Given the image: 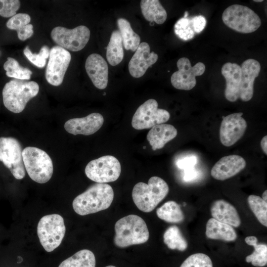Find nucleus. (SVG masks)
Listing matches in <instances>:
<instances>
[{
    "label": "nucleus",
    "instance_id": "43",
    "mask_svg": "<svg viewBox=\"0 0 267 267\" xmlns=\"http://www.w3.org/2000/svg\"><path fill=\"white\" fill-rule=\"evenodd\" d=\"M18 261L17 262H18V263H21V262H22L23 259H22V258L21 257L19 256V257H18Z\"/></svg>",
    "mask_w": 267,
    "mask_h": 267
},
{
    "label": "nucleus",
    "instance_id": "14",
    "mask_svg": "<svg viewBox=\"0 0 267 267\" xmlns=\"http://www.w3.org/2000/svg\"><path fill=\"white\" fill-rule=\"evenodd\" d=\"M242 112L235 113L223 117L220 130L221 143L229 147L234 144L245 133L247 123L242 117Z\"/></svg>",
    "mask_w": 267,
    "mask_h": 267
},
{
    "label": "nucleus",
    "instance_id": "19",
    "mask_svg": "<svg viewBox=\"0 0 267 267\" xmlns=\"http://www.w3.org/2000/svg\"><path fill=\"white\" fill-rule=\"evenodd\" d=\"M241 79L239 98L243 101L251 99L254 93V83L261 70V65L256 60L248 59L241 64Z\"/></svg>",
    "mask_w": 267,
    "mask_h": 267
},
{
    "label": "nucleus",
    "instance_id": "27",
    "mask_svg": "<svg viewBox=\"0 0 267 267\" xmlns=\"http://www.w3.org/2000/svg\"><path fill=\"white\" fill-rule=\"evenodd\" d=\"M117 24L125 48L135 51L140 44L139 35L133 31L130 22L126 19L119 18Z\"/></svg>",
    "mask_w": 267,
    "mask_h": 267
},
{
    "label": "nucleus",
    "instance_id": "17",
    "mask_svg": "<svg viewBox=\"0 0 267 267\" xmlns=\"http://www.w3.org/2000/svg\"><path fill=\"white\" fill-rule=\"evenodd\" d=\"M246 165L245 159L237 155L221 158L213 167L211 174L215 179L224 180L230 178L243 170Z\"/></svg>",
    "mask_w": 267,
    "mask_h": 267
},
{
    "label": "nucleus",
    "instance_id": "24",
    "mask_svg": "<svg viewBox=\"0 0 267 267\" xmlns=\"http://www.w3.org/2000/svg\"><path fill=\"white\" fill-rule=\"evenodd\" d=\"M30 21L31 17L29 14L19 13L11 17L6 26L9 29L16 31L18 39L23 41L33 35V26L30 24Z\"/></svg>",
    "mask_w": 267,
    "mask_h": 267
},
{
    "label": "nucleus",
    "instance_id": "15",
    "mask_svg": "<svg viewBox=\"0 0 267 267\" xmlns=\"http://www.w3.org/2000/svg\"><path fill=\"white\" fill-rule=\"evenodd\" d=\"M148 43H140L129 61L128 68L131 75L136 78L141 77L147 69L155 63L158 56L154 52H150Z\"/></svg>",
    "mask_w": 267,
    "mask_h": 267
},
{
    "label": "nucleus",
    "instance_id": "31",
    "mask_svg": "<svg viewBox=\"0 0 267 267\" xmlns=\"http://www.w3.org/2000/svg\"><path fill=\"white\" fill-rule=\"evenodd\" d=\"M163 239L165 244L170 249L183 251L187 247L186 239L176 225L171 226L166 229L163 235Z\"/></svg>",
    "mask_w": 267,
    "mask_h": 267
},
{
    "label": "nucleus",
    "instance_id": "25",
    "mask_svg": "<svg viewBox=\"0 0 267 267\" xmlns=\"http://www.w3.org/2000/svg\"><path fill=\"white\" fill-rule=\"evenodd\" d=\"M140 8L144 18L150 23L162 24L166 20V10L158 0H142Z\"/></svg>",
    "mask_w": 267,
    "mask_h": 267
},
{
    "label": "nucleus",
    "instance_id": "45",
    "mask_svg": "<svg viewBox=\"0 0 267 267\" xmlns=\"http://www.w3.org/2000/svg\"><path fill=\"white\" fill-rule=\"evenodd\" d=\"M105 267H116L115 266H112V265H110V266H106Z\"/></svg>",
    "mask_w": 267,
    "mask_h": 267
},
{
    "label": "nucleus",
    "instance_id": "9",
    "mask_svg": "<svg viewBox=\"0 0 267 267\" xmlns=\"http://www.w3.org/2000/svg\"><path fill=\"white\" fill-rule=\"evenodd\" d=\"M157 101L149 99L140 105L134 113L132 126L136 130H143L167 122L170 117L169 112L158 108Z\"/></svg>",
    "mask_w": 267,
    "mask_h": 267
},
{
    "label": "nucleus",
    "instance_id": "1",
    "mask_svg": "<svg viewBox=\"0 0 267 267\" xmlns=\"http://www.w3.org/2000/svg\"><path fill=\"white\" fill-rule=\"evenodd\" d=\"M113 199L114 191L110 185L96 183L75 197L72 206L76 213L85 216L108 208Z\"/></svg>",
    "mask_w": 267,
    "mask_h": 267
},
{
    "label": "nucleus",
    "instance_id": "32",
    "mask_svg": "<svg viewBox=\"0 0 267 267\" xmlns=\"http://www.w3.org/2000/svg\"><path fill=\"white\" fill-rule=\"evenodd\" d=\"M3 68L7 76L16 79L28 80L32 74L30 69L21 66L16 59L10 57L4 63Z\"/></svg>",
    "mask_w": 267,
    "mask_h": 267
},
{
    "label": "nucleus",
    "instance_id": "18",
    "mask_svg": "<svg viewBox=\"0 0 267 267\" xmlns=\"http://www.w3.org/2000/svg\"><path fill=\"white\" fill-rule=\"evenodd\" d=\"M85 68L96 88L102 89L106 88L108 81V67L103 57L97 53L90 54L86 60Z\"/></svg>",
    "mask_w": 267,
    "mask_h": 267
},
{
    "label": "nucleus",
    "instance_id": "29",
    "mask_svg": "<svg viewBox=\"0 0 267 267\" xmlns=\"http://www.w3.org/2000/svg\"><path fill=\"white\" fill-rule=\"evenodd\" d=\"M156 214L159 219L170 223H179L184 219L180 206L174 201L165 203L157 209Z\"/></svg>",
    "mask_w": 267,
    "mask_h": 267
},
{
    "label": "nucleus",
    "instance_id": "37",
    "mask_svg": "<svg viewBox=\"0 0 267 267\" xmlns=\"http://www.w3.org/2000/svg\"><path fill=\"white\" fill-rule=\"evenodd\" d=\"M20 6L18 0H0V15L3 17H12Z\"/></svg>",
    "mask_w": 267,
    "mask_h": 267
},
{
    "label": "nucleus",
    "instance_id": "44",
    "mask_svg": "<svg viewBox=\"0 0 267 267\" xmlns=\"http://www.w3.org/2000/svg\"><path fill=\"white\" fill-rule=\"evenodd\" d=\"M254 1H255V2H260L263 1V0H254Z\"/></svg>",
    "mask_w": 267,
    "mask_h": 267
},
{
    "label": "nucleus",
    "instance_id": "5",
    "mask_svg": "<svg viewBox=\"0 0 267 267\" xmlns=\"http://www.w3.org/2000/svg\"><path fill=\"white\" fill-rule=\"evenodd\" d=\"M22 157L26 171L33 180L44 183L50 180L53 168L46 152L35 147H27L22 151Z\"/></svg>",
    "mask_w": 267,
    "mask_h": 267
},
{
    "label": "nucleus",
    "instance_id": "2",
    "mask_svg": "<svg viewBox=\"0 0 267 267\" xmlns=\"http://www.w3.org/2000/svg\"><path fill=\"white\" fill-rule=\"evenodd\" d=\"M115 231L114 242L120 248L144 243L149 237L145 222L135 215H130L117 221Z\"/></svg>",
    "mask_w": 267,
    "mask_h": 267
},
{
    "label": "nucleus",
    "instance_id": "20",
    "mask_svg": "<svg viewBox=\"0 0 267 267\" xmlns=\"http://www.w3.org/2000/svg\"><path fill=\"white\" fill-rule=\"evenodd\" d=\"M221 73L226 81L225 97L230 102H235L240 96L241 67L235 63L227 62L222 66Z\"/></svg>",
    "mask_w": 267,
    "mask_h": 267
},
{
    "label": "nucleus",
    "instance_id": "40",
    "mask_svg": "<svg viewBox=\"0 0 267 267\" xmlns=\"http://www.w3.org/2000/svg\"><path fill=\"white\" fill-rule=\"evenodd\" d=\"M198 175L197 171L194 167L184 170L183 179L185 181H190L196 179Z\"/></svg>",
    "mask_w": 267,
    "mask_h": 267
},
{
    "label": "nucleus",
    "instance_id": "22",
    "mask_svg": "<svg viewBox=\"0 0 267 267\" xmlns=\"http://www.w3.org/2000/svg\"><path fill=\"white\" fill-rule=\"evenodd\" d=\"M177 129L172 125L162 124L156 125L150 129L147 135V139L152 150L162 148L165 145L177 135Z\"/></svg>",
    "mask_w": 267,
    "mask_h": 267
},
{
    "label": "nucleus",
    "instance_id": "30",
    "mask_svg": "<svg viewBox=\"0 0 267 267\" xmlns=\"http://www.w3.org/2000/svg\"><path fill=\"white\" fill-rule=\"evenodd\" d=\"M94 254L88 249H83L64 260L58 267H95Z\"/></svg>",
    "mask_w": 267,
    "mask_h": 267
},
{
    "label": "nucleus",
    "instance_id": "33",
    "mask_svg": "<svg viewBox=\"0 0 267 267\" xmlns=\"http://www.w3.org/2000/svg\"><path fill=\"white\" fill-rule=\"evenodd\" d=\"M249 207L259 222L267 226V202L260 196L250 195L248 197Z\"/></svg>",
    "mask_w": 267,
    "mask_h": 267
},
{
    "label": "nucleus",
    "instance_id": "46",
    "mask_svg": "<svg viewBox=\"0 0 267 267\" xmlns=\"http://www.w3.org/2000/svg\"><path fill=\"white\" fill-rule=\"evenodd\" d=\"M143 148H146V146H144V147H143Z\"/></svg>",
    "mask_w": 267,
    "mask_h": 267
},
{
    "label": "nucleus",
    "instance_id": "6",
    "mask_svg": "<svg viewBox=\"0 0 267 267\" xmlns=\"http://www.w3.org/2000/svg\"><path fill=\"white\" fill-rule=\"evenodd\" d=\"M222 20L229 28L241 33H251L261 25L260 17L249 7L240 4H233L223 12Z\"/></svg>",
    "mask_w": 267,
    "mask_h": 267
},
{
    "label": "nucleus",
    "instance_id": "13",
    "mask_svg": "<svg viewBox=\"0 0 267 267\" xmlns=\"http://www.w3.org/2000/svg\"><path fill=\"white\" fill-rule=\"evenodd\" d=\"M177 65L178 70L172 74L171 82L173 86L178 89H192L196 84L195 77L203 75L205 71L204 63L199 62L192 66L190 60L186 57L179 58Z\"/></svg>",
    "mask_w": 267,
    "mask_h": 267
},
{
    "label": "nucleus",
    "instance_id": "42",
    "mask_svg": "<svg viewBox=\"0 0 267 267\" xmlns=\"http://www.w3.org/2000/svg\"><path fill=\"white\" fill-rule=\"evenodd\" d=\"M264 201L267 202V190H266L262 194V198Z\"/></svg>",
    "mask_w": 267,
    "mask_h": 267
},
{
    "label": "nucleus",
    "instance_id": "3",
    "mask_svg": "<svg viewBox=\"0 0 267 267\" xmlns=\"http://www.w3.org/2000/svg\"><path fill=\"white\" fill-rule=\"evenodd\" d=\"M169 191L166 182L161 178L154 176L150 178L147 184L143 182L136 183L133 189L132 197L140 211L148 213L165 198Z\"/></svg>",
    "mask_w": 267,
    "mask_h": 267
},
{
    "label": "nucleus",
    "instance_id": "39",
    "mask_svg": "<svg viewBox=\"0 0 267 267\" xmlns=\"http://www.w3.org/2000/svg\"><path fill=\"white\" fill-rule=\"evenodd\" d=\"M196 163V157L194 156H189L178 160L177 162V166L180 169L184 170L194 167Z\"/></svg>",
    "mask_w": 267,
    "mask_h": 267
},
{
    "label": "nucleus",
    "instance_id": "41",
    "mask_svg": "<svg viewBox=\"0 0 267 267\" xmlns=\"http://www.w3.org/2000/svg\"><path fill=\"white\" fill-rule=\"evenodd\" d=\"M261 147L265 153L266 155L267 154V136L265 135L263 137L261 141Z\"/></svg>",
    "mask_w": 267,
    "mask_h": 267
},
{
    "label": "nucleus",
    "instance_id": "11",
    "mask_svg": "<svg viewBox=\"0 0 267 267\" xmlns=\"http://www.w3.org/2000/svg\"><path fill=\"white\" fill-rule=\"evenodd\" d=\"M90 31L84 25H80L72 29L57 26L51 32L52 40L58 46L72 51L83 49L90 38Z\"/></svg>",
    "mask_w": 267,
    "mask_h": 267
},
{
    "label": "nucleus",
    "instance_id": "36",
    "mask_svg": "<svg viewBox=\"0 0 267 267\" xmlns=\"http://www.w3.org/2000/svg\"><path fill=\"white\" fill-rule=\"evenodd\" d=\"M180 267H213L210 258L207 255L198 253L187 258Z\"/></svg>",
    "mask_w": 267,
    "mask_h": 267
},
{
    "label": "nucleus",
    "instance_id": "8",
    "mask_svg": "<svg viewBox=\"0 0 267 267\" xmlns=\"http://www.w3.org/2000/svg\"><path fill=\"white\" fill-rule=\"evenodd\" d=\"M85 174L90 180L105 183L116 180L120 176L121 166L114 156L106 155L90 161L85 168Z\"/></svg>",
    "mask_w": 267,
    "mask_h": 267
},
{
    "label": "nucleus",
    "instance_id": "28",
    "mask_svg": "<svg viewBox=\"0 0 267 267\" xmlns=\"http://www.w3.org/2000/svg\"><path fill=\"white\" fill-rule=\"evenodd\" d=\"M245 242L254 248V251L250 255L247 256L245 260L247 263L257 267H263L267 264V245L265 244H258V239L256 236H247L245 239Z\"/></svg>",
    "mask_w": 267,
    "mask_h": 267
},
{
    "label": "nucleus",
    "instance_id": "16",
    "mask_svg": "<svg viewBox=\"0 0 267 267\" xmlns=\"http://www.w3.org/2000/svg\"><path fill=\"white\" fill-rule=\"evenodd\" d=\"M104 123V118L98 113H92L86 117L76 118L67 121L64 124L65 130L73 135H89L100 129Z\"/></svg>",
    "mask_w": 267,
    "mask_h": 267
},
{
    "label": "nucleus",
    "instance_id": "4",
    "mask_svg": "<svg viewBox=\"0 0 267 267\" xmlns=\"http://www.w3.org/2000/svg\"><path fill=\"white\" fill-rule=\"evenodd\" d=\"M39 91V86L36 82L12 80L5 84L2 89L4 105L13 113H20Z\"/></svg>",
    "mask_w": 267,
    "mask_h": 267
},
{
    "label": "nucleus",
    "instance_id": "10",
    "mask_svg": "<svg viewBox=\"0 0 267 267\" xmlns=\"http://www.w3.org/2000/svg\"><path fill=\"white\" fill-rule=\"evenodd\" d=\"M0 161L7 168L17 179L25 176L22 157V150L20 142L11 137H0Z\"/></svg>",
    "mask_w": 267,
    "mask_h": 267
},
{
    "label": "nucleus",
    "instance_id": "34",
    "mask_svg": "<svg viewBox=\"0 0 267 267\" xmlns=\"http://www.w3.org/2000/svg\"><path fill=\"white\" fill-rule=\"evenodd\" d=\"M174 31L179 38L184 41L192 39L195 34L191 26L190 19L184 17L176 23Z\"/></svg>",
    "mask_w": 267,
    "mask_h": 267
},
{
    "label": "nucleus",
    "instance_id": "38",
    "mask_svg": "<svg viewBox=\"0 0 267 267\" xmlns=\"http://www.w3.org/2000/svg\"><path fill=\"white\" fill-rule=\"evenodd\" d=\"M192 28L196 34L201 32L206 25V19L203 15L196 16L190 19Z\"/></svg>",
    "mask_w": 267,
    "mask_h": 267
},
{
    "label": "nucleus",
    "instance_id": "21",
    "mask_svg": "<svg viewBox=\"0 0 267 267\" xmlns=\"http://www.w3.org/2000/svg\"><path fill=\"white\" fill-rule=\"evenodd\" d=\"M211 213L214 219L237 227L241 224V219L236 208L222 199L214 201L211 206Z\"/></svg>",
    "mask_w": 267,
    "mask_h": 267
},
{
    "label": "nucleus",
    "instance_id": "7",
    "mask_svg": "<svg viewBox=\"0 0 267 267\" xmlns=\"http://www.w3.org/2000/svg\"><path fill=\"white\" fill-rule=\"evenodd\" d=\"M64 219L57 214L45 215L39 221L37 234L44 249L50 252L61 244L65 234Z\"/></svg>",
    "mask_w": 267,
    "mask_h": 267
},
{
    "label": "nucleus",
    "instance_id": "26",
    "mask_svg": "<svg viewBox=\"0 0 267 267\" xmlns=\"http://www.w3.org/2000/svg\"><path fill=\"white\" fill-rule=\"evenodd\" d=\"M124 57L123 41L119 30L113 31L106 48V58L112 66L119 64Z\"/></svg>",
    "mask_w": 267,
    "mask_h": 267
},
{
    "label": "nucleus",
    "instance_id": "12",
    "mask_svg": "<svg viewBox=\"0 0 267 267\" xmlns=\"http://www.w3.org/2000/svg\"><path fill=\"white\" fill-rule=\"evenodd\" d=\"M49 60L45 70L47 82L53 86H60L70 64L71 56L66 49L58 46L52 47L49 51Z\"/></svg>",
    "mask_w": 267,
    "mask_h": 267
},
{
    "label": "nucleus",
    "instance_id": "35",
    "mask_svg": "<svg viewBox=\"0 0 267 267\" xmlns=\"http://www.w3.org/2000/svg\"><path fill=\"white\" fill-rule=\"evenodd\" d=\"M50 50L48 46H42L39 53H33L28 46L25 47L23 53L26 58L34 65L39 68H43L48 58Z\"/></svg>",
    "mask_w": 267,
    "mask_h": 267
},
{
    "label": "nucleus",
    "instance_id": "23",
    "mask_svg": "<svg viewBox=\"0 0 267 267\" xmlns=\"http://www.w3.org/2000/svg\"><path fill=\"white\" fill-rule=\"evenodd\" d=\"M206 235L212 239L225 241H233L237 238V234L233 227L220 222L214 218L210 219L206 226Z\"/></svg>",
    "mask_w": 267,
    "mask_h": 267
}]
</instances>
